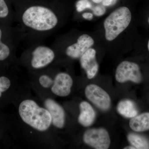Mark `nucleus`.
I'll use <instances>...</instances> for the list:
<instances>
[{
	"label": "nucleus",
	"instance_id": "f257e3e1",
	"mask_svg": "<svg viewBox=\"0 0 149 149\" xmlns=\"http://www.w3.org/2000/svg\"><path fill=\"white\" fill-rule=\"evenodd\" d=\"M22 38L39 42L40 39L56 31L60 24V17L56 10L49 7L34 5L22 9L19 13Z\"/></svg>",
	"mask_w": 149,
	"mask_h": 149
},
{
	"label": "nucleus",
	"instance_id": "f03ea898",
	"mask_svg": "<svg viewBox=\"0 0 149 149\" xmlns=\"http://www.w3.org/2000/svg\"><path fill=\"white\" fill-rule=\"evenodd\" d=\"M18 111L22 120L38 131H46L52 124V117L49 111L39 106L33 100H26L22 102Z\"/></svg>",
	"mask_w": 149,
	"mask_h": 149
},
{
	"label": "nucleus",
	"instance_id": "7ed1b4c3",
	"mask_svg": "<svg viewBox=\"0 0 149 149\" xmlns=\"http://www.w3.org/2000/svg\"><path fill=\"white\" fill-rule=\"evenodd\" d=\"M131 18V12L126 7H121L112 12L104 21L106 39L114 40L129 26Z\"/></svg>",
	"mask_w": 149,
	"mask_h": 149
},
{
	"label": "nucleus",
	"instance_id": "20e7f679",
	"mask_svg": "<svg viewBox=\"0 0 149 149\" xmlns=\"http://www.w3.org/2000/svg\"><path fill=\"white\" fill-rule=\"evenodd\" d=\"M27 52L30 53V63L34 69L45 68L54 60L56 52L54 49L40 43L33 44L29 47Z\"/></svg>",
	"mask_w": 149,
	"mask_h": 149
},
{
	"label": "nucleus",
	"instance_id": "39448f33",
	"mask_svg": "<svg viewBox=\"0 0 149 149\" xmlns=\"http://www.w3.org/2000/svg\"><path fill=\"white\" fill-rule=\"evenodd\" d=\"M116 80L118 83L130 81L139 84L143 80V76L139 65L125 61L118 65L115 73Z\"/></svg>",
	"mask_w": 149,
	"mask_h": 149
},
{
	"label": "nucleus",
	"instance_id": "423d86ee",
	"mask_svg": "<svg viewBox=\"0 0 149 149\" xmlns=\"http://www.w3.org/2000/svg\"><path fill=\"white\" fill-rule=\"evenodd\" d=\"M84 143L97 149H107L111 143L108 132L104 128H91L85 131L83 136Z\"/></svg>",
	"mask_w": 149,
	"mask_h": 149
},
{
	"label": "nucleus",
	"instance_id": "0eeeda50",
	"mask_svg": "<svg viewBox=\"0 0 149 149\" xmlns=\"http://www.w3.org/2000/svg\"><path fill=\"white\" fill-rule=\"evenodd\" d=\"M85 95L87 98L97 107L104 111L108 110L111 105V99L106 91L95 84L86 87Z\"/></svg>",
	"mask_w": 149,
	"mask_h": 149
},
{
	"label": "nucleus",
	"instance_id": "6e6552de",
	"mask_svg": "<svg viewBox=\"0 0 149 149\" xmlns=\"http://www.w3.org/2000/svg\"><path fill=\"white\" fill-rule=\"evenodd\" d=\"M94 40L87 34H83L77 38L76 42L66 47L65 54L73 59L80 58L83 54L94 45Z\"/></svg>",
	"mask_w": 149,
	"mask_h": 149
},
{
	"label": "nucleus",
	"instance_id": "1a4fd4ad",
	"mask_svg": "<svg viewBox=\"0 0 149 149\" xmlns=\"http://www.w3.org/2000/svg\"><path fill=\"white\" fill-rule=\"evenodd\" d=\"M72 85L73 80L69 74L66 72H60L56 74L54 79L51 90L56 95L65 97L70 94Z\"/></svg>",
	"mask_w": 149,
	"mask_h": 149
},
{
	"label": "nucleus",
	"instance_id": "9d476101",
	"mask_svg": "<svg viewBox=\"0 0 149 149\" xmlns=\"http://www.w3.org/2000/svg\"><path fill=\"white\" fill-rule=\"evenodd\" d=\"M45 106L50 114L53 125L60 129L63 128L65 120V113L63 108L51 99H47L45 101Z\"/></svg>",
	"mask_w": 149,
	"mask_h": 149
},
{
	"label": "nucleus",
	"instance_id": "9b49d317",
	"mask_svg": "<svg viewBox=\"0 0 149 149\" xmlns=\"http://www.w3.org/2000/svg\"><path fill=\"white\" fill-rule=\"evenodd\" d=\"M95 49L90 48L80 58V63L89 79L94 78L99 70V64L96 58Z\"/></svg>",
	"mask_w": 149,
	"mask_h": 149
},
{
	"label": "nucleus",
	"instance_id": "f8f14e48",
	"mask_svg": "<svg viewBox=\"0 0 149 149\" xmlns=\"http://www.w3.org/2000/svg\"><path fill=\"white\" fill-rule=\"evenodd\" d=\"M80 113L78 118L79 123L87 127L91 126L96 118V112L92 106L88 102L83 101L79 105Z\"/></svg>",
	"mask_w": 149,
	"mask_h": 149
},
{
	"label": "nucleus",
	"instance_id": "ddd939ff",
	"mask_svg": "<svg viewBox=\"0 0 149 149\" xmlns=\"http://www.w3.org/2000/svg\"><path fill=\"white\" fill-rule=\"evenodd\" d=\"M132 130L137 132L149 130V112L144 113L132 118L129 122Z\"/></svg>",
	"mask_w": 149,
	"mask_h": 149
},
{
	"label": "nucleus",
	"instance_id": "4468645a",
	"mask_svg": "<svg viewBox=\"0 0 149 149\" xmlns=\"http://www.w3.org/2000/svg\"><path fill=\"white\" fill-rule=\"evenodd\" d=\"M119 114L127 118H132L138 114V109L132 101L125 100L120 101L117 107Z\"/></svg>",
	"mask_w": 149,
	"mask_h": 149
},
{
	"label": "nucleus",
	"instance_id": "2eb2a0df",
	"mask_svg": "<svg viewBox=\"0 0 149 149\" xmlns=\"http://www.w3.org/2000/svg\"><path fill=\"white\" fill-rule=\"evenodd\" d=\"M131 146L137 149H149V142L144 136L134 133H130L127 136Z\"/></svg>",
	"mask_w": 149,
	"mask_h": 149
},
{
	"label": "nucleus",
	"instance_id": "dca6fc26",
	"mask_svg": "<svg viewBox=\"0 0 149 149\" xmlns=\"http://www.w3.org/2000/svg\"><path fill=\"white\" fill-rule=\"evenodd\" d=\"M10 50L9 47L2 40L0 41V61L5 60L9 56Z\"/></svg>",
	"mask_w": 149,
	"mask_h": 149
},
{
	"label": "nucleus",
	"instance_id": "f3484780",
	"mask_svg": "<svg viewBox=\"0 0 149 149\" xmlns=\"http://www.w3.org/2000/svg\"><path fill=\"white\" fill-rule=\"evenodd\" d=\"M39 83L40 85L45 88H49L52 86L54 83V80L52 78L46 74H43L39 77Z\"/></svg>",
	"mask_w": 149,
	"mask_h": 149
},
{
	"label": "nucleus",
	"instance_id": "a211bd4d",
	"mask_svg": "<svg viewBox=\"0 0 149 149\" xmlns=\"http://www.w3.org/2000/svg\"><path fill=\"white\" fill-rule=\"evenodd\" d=\"M10 85V80L8 77L5 76L0 77V98L1 97L2 93L7 91Z\"/></svg>",
	"mask_w": 149,
	"mask_h": 149
},
{
	"label": "nucleus",
	"instance_id": "6ab92c4d",
	"mask_svg": "<svg viewBox=\"0 0 149 149\" xmlns=\"http://www.w3.org/2000/svg\"><path fill=\"white\" fill-rule=\"evenodd\" d=\"M9 14V10L4 0H0V18L7 17Z\"/></svg>",
	"mask_w": 149,
	"mask_h": 149
},
{
	"label": "nucleus",
	"instance_id": "aec40b11",
	"mask_svg": "<svg viewBox=\"0 0 149 149\" xmlns=\"http://www.w3.org/2000/svg\"><path fill=\"white\" fill-rule=\"evenodd\" d=\"M92 4L89 0H80L76 5L77 10L81 12L85 9L92 8Z\"/></svg>",
	"mask_w": 149,
	"mask_h": 149
},
{
	"label": "nucleus",
	"instance_id": "412c9836",
	"mask_svg": "<svg viewBox=\"0 0 149 149\" xmlns=\"http://www.w3.org/2000/svg\"><path fill=\"white\" fill-rule=\"evenodd\" d=\"M93 13L96 16H101L105 13L106 9L104 6H97L93 9Z\"/></svg>",
	"mask_w": 149,
	"mask_h": 149
},
{
	"label": "nucleus",
	"instance_id": "4be33fe9",
	"mask_svg": "<svg viewBox=\"0 0 149 149\" xmlns=\"http://www.w3.org/2000/svg\"><path fill=\"white\" fill-rule=\"evenodd\" d=\"M118 0H103L102 1L103 6H109L115 4Z\"/></svg>",
	"mask_w": 149,
	"mask_h": 149
},
{
	"label": "nucleus",
	"instance_id": "5701e85b",
	"mask_svg": "<svg viewBox=\"0 0 149 149\" xmlns=\"http://www.w3.org/2000/svg\"><path fill=\"white\" fill-rule=\"evenodd\" d=\"M83 18L85 19H88V20H91L93 18V14L90 13H83L82 15Z\"/></svg>",
	"mask_w": 149,
	"mask_h": 149
},
{
	"label": "nucleus",
	"instance_id": "b1692460",
	"mask_svg": "<svg viewBox=\"0 0 149 149\" xmlns=\"http://www.w3.org/2000/svg\"><path fill=\"white\" fill-rule=\"evenodd\" d=\"M92 1L95 3H100L102 2L103 0H92Z\"/></svg>",
	"mask_w": 149,
	"mask_h": 149
},
{
	"label": "nucleus",
	"instance_id": "393cba45",
	"mask_svg": "<svg viewBox=\"0 0 149 149\" xmlns=\"http://www.w3.org/2000/svg\"><path fill=\"white\" fill-rule=\"evenodd\" d=\"M124 149H136L135 147L133 146H129L125 147L124 148Z\"/></svg>",
	"mask_w": 149,
	"mask_h": 149
},
{
	"label": "nucleus",
	"instance_id": "a878e982",
	"mask_svg": "<svg viewBox=\"0 0 149 149\" xmlns=\"http://www.w3.org/2000/svg\"><path fill=\"white\" fill-rule=\"evenodd\" d=\"M2 31L1 29V28H0V41L2 40Z\"/></svg>",
	"mask_w": 149,
	"mask_h": 149
},
{
	"label": "nucleus",
	"instance_id": "bb28decb",
	"mask_svg": "<svg viewBox=\"0 0 149 149\" xmlns=\"http://www.w3.org/2000/svg\"><path fill=\"white\" fill-rule=\"evenodd\" d=\"M148 51L149 52V40L148 42Z\"/></svg>",
	"mask_w": 149,
	"mask_h": 149
},
{
	"label": "nucleus",
	"instance_id": "cd10ccee",
	"mask_svg": "<svg viewBox=\"0 0 149 149\" xmlns=\"http://www.w3.org/2000/svg\"><path fill=\"white\" fill-rule=\"evenodd\" d=\"M148 24H149V17H148Z\"/></svg>",
	"mask_w": 149,
	"mask_h": 149
}]
</instances>
